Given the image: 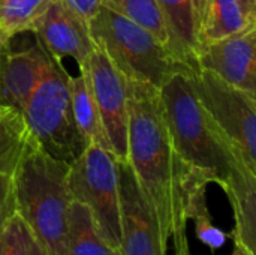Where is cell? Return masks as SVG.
I'll return each instance as SVG.
<instances>
[{"label":"cell","instance_id":"1","mask_svg":"<svg viewBox=\"0 0 256 255\" xmlns=\"http://www.w3.org/2000/svg\"><path fill=\"white\" fill-rule=\"evenodd\" d=\"M128 164L150 201L164 239H172L176 255H190L188 242V198L208 182L177 156L165 123L159 89L130 81Z\"/></svg>","mask_w":256,"mask_h":255},{"label":"cell","instance_id":"2","mask_svg":"<svg viewBox=\"0 0 256 255\" xmlns=\"http://www.w3.org/2000/svg\"><path fill=\"white\" fill-rule=\"evenodd\" d=\"M69 164L50 156L30 135L12 171L16 215L48 255H68Z\"/></svg>","mask_w":256,"mask_h":255},{"label":"cell","instance_id":"3","mask_svg":"<svg viewBox=\"0 0 256 255\" xmlns=\"http://www.w3.org/2000/svg\"><path fill=\"white\" fill-rule=\"evenodd\" d=\"M190 71L172 72L159 87L165 123L178 159L208 183L222 188L230 173L231 143L202 108Z\"/></svg>","mask_w":256,"mask_h":255},{"label":"cell","instance_id":"4","mask_svg":"<svg viewBox=\"0 0 256 255\" xmlns=\"http://www.w3.org/2000/svg\"><path fill=\"white\" fill-rule=\"evenodd\" d=\"M88 32L94 47L132 83L159 89L172 72L190 69L152 32L105 5L88 21Z\"/></svg>","mask_w":256,"mask_h":255},{"label":"cell","instance_id":"5","mask_svg":"<svg viewBox=\"0 0 256 255\" xmlns=\"http://www.w3.org/2000/svg\"><path fill=\"white\" fill-rule=\"evenodd\" d=\"M22 117L28 135L58 161L72 164L87 147L74 119L69 74L62 63L51 60Z\"/></svg>","mask_w":256,"mask_h":255},{"label":"cell","instance_id":"6","mask_svg":"<svg viewBox=\"0 0 256 255\" xmlns=\"http://www.w3.org/2000/svg\"><path fill=\"white\" fill-rule=\"evenodd\" d=\"M68 186L70 198L88 207L100 236L111 248L118 251L120 191L114 155L98 146H87L69 164Z\"/></svg>","mask_w":256,"mask_h":255},{"label":"cell","instance_id":"7","mask_svg":"<svg viewBox=\"0 0 256 255\" xmlns=\"http://www.w3.org/2000/svg\"><path fill=\"white\" fill-rule=\"evenodd\" d=\"M190 78L210 120L256 170V95L200 68L190 71Z\"/></svg>","mask_w":256,"mask_h":255},{"label":"cell","instance_id":"8","mask_svg":"<svg viewBox=\"0 0 256 255\" xmlns=\"http://www.w3.org/2000/svg\"><path fill=\"white\" fill-rule=\"evenodd\" d=\"M80 71L86 75L90 86L111 146V153L117 161H126L130 81L98 47H94L87 60L80 66Z\"/></svg>","mask_w":256,"mask_h":255},{"label":"cell","instance_id":"9","mask_svg":"<svg viewBox=\"0 0 256 255\" xmlns=\"http://www.w3.org/2000/svg\"><path fill=\"white\" fill-rule=\"evenodd\" d=\"M120 191V255H166L158 216L128 161H117Z\"/></svg>","mask_w":256,"mask_h":255},{"label":"cell","instance_id":"10","mask_svg":"<svg viewBox=\"0 0 256 255\" xmlns=\"http://www.w3.org/2000/svg\"><path fill=\"white\" fill-rule=\"evenodd\" d=\"M33 33L50 57L62 63L64 57L81 66L94 50L88 23L76 15L63 0H50Z\"/></svg>","mask_w":256,"mask_h":255},{"label":"cell","instance_id":"11","mask_svg":"<svg viewBox=\"0 0 256 255\" xmlns=\"http://www.w3.org/2000/svg\"><path fill=\"white\" fill-rule=\"evenodd\" d=\"M195 68L256 95V27L202 45L196 53Z\"/></svg>","mask_w":256,"mask_h":255},{"label":"cell","instance_id":"12","mask_svg":"<svg viewBox=\"0 0 256 255\" xmlns=\"http://www.w3.org/2000/svg\"><path fill=\"white\" fill-rule=\"evenodd\" d=\"M51 60L38 41L18 51L6 45L0 51V108L22 114Z\"/></svg>","mask_w":256,"mask_h":255},{"label":"cell","instance_id":"13","mask_svg":"<svg viewBox=\"0 0 256 255\" xmlns=\"http://www.w3.org/2000/svg\"><path fill=\"white\" fill-rule=\"evenodd\" d=\"M222 189L231 201L236 218V228L230 237L256 254V170L234 144H231L230 173Z\"/></svg>","mask_w":256,"mask_h":255},{"label":"cell","instance_id":"14","mask_svg":"<svg viewBox=\"0 0 256 255\" xmlns=\"http://www.w3.org/2000/svg\"><path fill=\"white\" fill-rule=\"evenodd\" d=\"M168 33V47L188 68L195 69L200 48L194 0H156Z\"/></svg>","mask_w":256,"mask_h":255},{"label":"cell","instance_id":"15","mask_svg":"<svg viewBox=\"0 0 256 255\" xmlns=\"http://www.w3.org/2000/svg\"><path fill=\"white\" fill-rule=\"evenodd\" d=\"M256 27V12L240 0H210L198 33L200 48L208 42L240 35ZM198 48V50H200Z\"/></svg>","mask_w":256,"mask_h":255},{"label":"cell","instance_id":"16","mask_svg":"<svg viewBox=\"0 0 256 255\" xmlns=\"http://www.w3.org/2000/svg\"><path fill=\"white\" fill-rule=\"evenodd\" d=\"M69 92L74 119L86 146H98L111 152V146L90 86L81 71L76 77L69 75Z\"/></svg>","mask_w":256,"mask_h":255},{"label":"cell","instance_id":"17","mask_svg":"<svg viewBox=\"0 0 256 255\" xmlns=\"http://www.w3.org/2000/svg\"><path fill=\"white\" fill-rule=\"evenodd\" d=\"M68 255H120L100 236L88 207L76 200H70L68 212Z\"/></svg>","mask_w":256,"mask_h":255},{"label":"cell","instance_id":"18","mask_svg":"<svg viewBox=\"0 0 256 255\" xmlns=\"http://www.w3.org/2000/svg\"><path fill=\"white\" fill-rule=\"evenodd\" d=\"M27 135V125L21 113L0 110V173L14 171Z\"/></svg>","mask_w":256,"mask_h":255},{"label":"cell","instance_id":"19","mask_svg":"<svg viewBox=\"0 0 256 255\" xmlns=\"http://www.w3.org/2000/svg\"><path fill=\"white\" fill-rule=\"evenodd\" d=\"M50 0H0V32L12 39L18 33L33 32Z\"/></svg>","mask_w":256,"mask_h":255},{"label":"cell","instance_id":"20","mask_svg":"<svg viewBox=\"0 0 256 255\" xmlns=\"http://www.w3.org/2000/svg\"><path fill=\"white\" fill-rule=\"evenodd\" d=\"M104 5L147 29L165 45H168L166 26L156 0H104Z\"/></svg>","mask_w":256,"mask_h":255},{"label":"cell","instance_id":"21","mask_svg":"<svg viewBox=\"0 0 256 255\" xmlns=\"http://www.w3.org/2000/svg\"><path fill=\"white\" fill-rule=\"evenodd\" d=\"M206 191L207 186H198L190 192L188 198V219L195 222V234L200 242L207 245L214 252L226 243L230 234L218 228L212 221L206 203Z\"/></svg>","mask_w":256,"mask_h":255},{"label":"cell","instance_id":"22","mask_svg":"<svg viewBox=\"0 0 256 255\" xmlns=\"http://www.w3.org/2000/svg\"><path fill=\"white\" fill-rule=\"evenodd\" d=\"M33 236L26 222L15 213L0 233V255H28Z\"/></svg>","mask_w":256,"mask_h":255},{"label":"cell","instance_id":"23","mask_svg":"<svg viewBox=\"0 0 256 255\" xmlns=\"http://www.w3.org/2000/svg\"><path fill=\"white\" fill-rule=\"evenodd\" d=\"M16 213L12 173H0V233Z\"/></svg>","mask_w":256,"mask_h":255},{"label":"cell","instance_id":"24","mask_svg":"<svg viewBox=\"0 0 256 255\" xmlns=\"http://www.w3.org/2000/svg\"><path fill=\"white\" fill-rule=\"evenodd\" d=\"M63 2L86 23H88L99 11V8L104 5V0H63Z\"/></svg>","mask_w":256,"mask_h":255},{"label":"cell","instance_id":"25","mask_svg":"<svg viewBox=\"0 0 256 255\" xmlns=\"http://www.w3.org/2000/svg\"><path fill=\"white\" fill-rule=\"evenodd\" d=\"M208 2H210V0H194V6H195V18H196V29H198V33H200V27H201L202 20H204V15H206L207 6H208Z\"/></svg>","mask_w":256,"mask_h":255},{"label":"cell","instance_id":"26","mask_svg":"<svg viewBox=\"0 0 256 255\" xmlns=\"http://www.w3.org/2000/svg\"><path fill=\"white\" fill-rule=\"evenodd\" d=\"M28 255H48L46 254V251L34 240V237H33V242H32V246H30V252Z\"/></svg>","mask_w":256,"mask_h":255},{"label":"cell","instance_id":"27","mask_svg":"<svg viewBox=\"0 0 256 255\" xmlns=\"http://www.w3.org/2000/svg\"><path fill=\"white\" fill-rule=\"evenodd\" d=\"M232 255H256V254L255 252H252L250 249H248L244 245L236 243V246H234V251H232Z\"/></svg>","mask_w":256,"mask_h":255},{"label":"cell","instance_id":"28","mask_svg":"<svg viewBox=\"0 0 256 255\" xmlns=\"http://www.w3.org/2000/svg\"><path fill=\"white\" fill-rule=\"evenodd\" d=\"M248 9H250V11H255L256 12V0H240Z\"/></svg>","mask_w":256,"mask_h":255},{"label":"cell","instance_id":"29","mask_svg":"<svg viewBox=\"0 0 256 255\" xmlns=\"http://www.w3.org/2000/svg\"><path fill=\"white\" fill-rule=\"evenodd\" d=\"M9 41H10V39H8V38L0 32V51H2L6 45H9Z\"/></svg>","mask_w":256,"mask_h":255},{"label":"cell","instance_id":"30","mask_svg":"<svg viewBox=\"0 0 256 255\" xmlns=\"http://www.w3.org/2000/svg\"><path fill=\"white\" fill-rule=\"evenodd\" d=\"M0 110H3V108H0Z\"/></svg>","mask_w":256,"mask_h":255}]
</instances>
